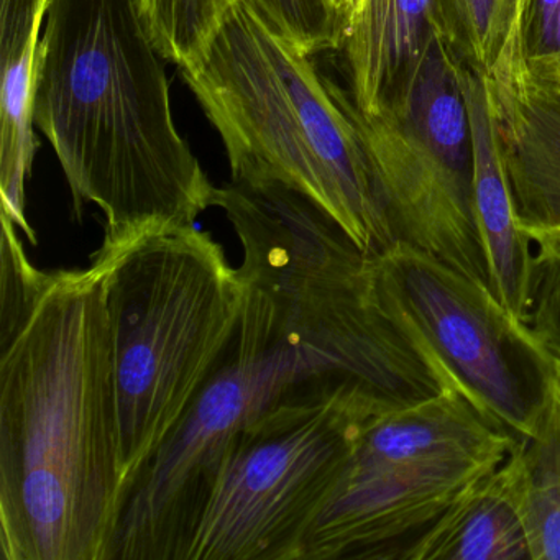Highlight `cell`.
<instances>
[{
	"label": "cell",
	"instance_id": "obj_13",
	"mask_svg": "<svg viewBox=\"0 0 560 560\" xmlns=\"http://www.w3.org/2000/svg\"><path fill=\"white\" fill-rule=\"evenodd\" d=\"M401 560H530L520 501L506 464L465 488Z\"/></svg>",
	"mask_w": 560,
	"mask_h": 560
},
{
	"label": "cell",
	"instance_id": "obj_5",
	"mask_svg": "<svg viewBox=\"0 0 560 560\" xmlns=\"http://www.w3.org/2000/svg\"><path fill=\"white\" fill-rule=\"evenodd\" d=\"M93 257L106 267L126 498L231 346L244 284L221 244L196 225Z\"/></svg>",
	"mask_w": 560,
	"mask_h": 560
},
{
	"label": "cell",
	"instance_id": "obj_12",
	"mask_svg": "<svg viewBox=\"0 0 560 560\" xmlns=\"http://www.w3.org/2000/svg\"><path fill=\"white\" fill-rule=\"evenodd\" d=\"M48 0H0V198L2 214L37 245L25 212V186L38 149L34 93Z\"/></svg>",
	"mask_w": 560,
	"mask_h": 560
},
{
	"label": "cell",
	"instance_id": "obj_21",
	"mask_svg": "<svg viewBox=\"0 0 560 560\" xmlns=\"http://www.w3.org/2000/svg\"><path fill=\"white\" fill-rule=\"evenodd\" d=\"M332 9L334 21H336L337 35H339V50L346 38L352 32L353 25L362 14L365 0H329Z\"/></svg>",
	"mask_w": 560,
	"mask_h": 560
},
{
	"label": "cell",
	"instance_id": "obj_10",
	"mask_svg": "<svg viewBox=\"0 0 560 560\" xmlns=\"http://www.w3.org/2000/svg\"><path fill=\"white\" fill-rule=\"evenodd\" d=\"M504 172L536 252H560V88L506 61L487 77Z\"/></svg>",
	"mask_w": 560,
	"mask_h": 560
},
{
	"label": "cell",
	"instance_id": "obj_2",
	"mask_svg": "<svg viewBox=\"0 0 560 560\" xmlns=\"http://www.w3.org/2000/svg\"><path fill=\"white\" fill-rule=\"evenodd\" d=\"M238 273L244 303L234 339L127 491L107 560H188L235 435L291 393L352 382L401 408L444 389L441 373L369 288L275 260Z\"/></svg>",
	"mask_w": 560,
	"mask_h": 560
},
{
	"label": "cell",
	"instance_id": "obj_8",
	"mask_svg": "<svg viewBox=\"0 0 560 560\" xmlns=\"http://www.w3.org/2000/svg\"><path fill=\"white\" fill-rule=\"evenodd\" d=\"M373 265L389 313L445 378L517 441L533 438L560 380L490 284L401 241Z\"/></svg>",
	"mask_w": 560,
	"mask_h": 560
},
{
	"label": "cell",
	"instance_id": "obj_15",
	"mask_svg": "<svg viewBox=\"0 0 560 560\" xmlns=\"http://www.w3.org/2000/svg\"><path fill=\"white\" fill-rule=\"evenodd\" d=\"M517 0H435L445 37L478 73L493 70L510 37Z\"/></svg>",
	"mask_w": 560,
	"mask_h": 560
},
{
	"label": "cell",
	"instance_id": "obj_17",
	"mask_svg": "<svg viewBox=\"0 0 560 560\" xmlns=\"http://www.w3.org/2000/svg\"><path fill=\"white\" fill-rule=\"evenodd\" d=\"M435 22V0H392L365 114L382 109L399 78L424 50Z\"/></svg>",
	"mask_w": 560,
	"mask_h": 560
},
{
	"label": "cell",
	"instance_id": "obj_1",
	"mask_svg": "<svg viewBox=\"0 0 560 560\" xmlns=\"http://www.w3.org/2000/svg\"><path fill=\"white\" fill-rule=\"evenodd\" d=\"M0 557L107 560L124 470L106 267L42 271L2 215Z\"/></svg>",
	"mask_w": 560,
	"mask_h": 560
},
{
	"label": "cell",
	"instance_id": "obj_22",
	"mask_svg": "<svg viewBox=\"0 0 560 560\" xmlns=\"http://www.w3.org/2000/svg\"><path fill=\"white\" fill-rule=\"evenodd\" d=\"M48 4H50V0H48Z\"/></svg>",
	"mask_w": 560,
	"mask_h": 560
},
{
	"label": "cell",
	"instance_id": "obj_9",
	"mask_svg": "<svg viewBox=\"0 0 560 560\" xmlns=\"http://www.w3.org/2000/svg\"><path fill=\"white\" fill-rule=\"evenodd\" d=\"M494 468L393 460L355 445L304 537L300 560H401L406 547L465 488Z\"/></svg>",
	"mask_w": 560,
	"mask_h": 560
},
{
	"label": "cell",
	"instance_id": "obj_19",
	"mask_svg": "<svg viewBox=\"0 0 560 560\" xmlns=\"http://www.w3.org/2000/svg\"><path fill=\"white\" fill-rule=\"evenodd\" d=\"M526 326L560 380V252H536Z\"/></svg>",
	"mask_w": 560,
	"mask_h": 560
},
{
	"label": "cell",
	"instance_id": "obj_7",
	"mask_svg": "<svg viewBox=\"0 0 560 560\" xmlns=\"http://www.w3.org/2000/svg\"><path fill=\"white\" fill-rule=\"evenodd\" d=\"M464 68L435 22L424 50L382 109L372 116L360 110V124L395 241L490 284L475 221Z\"/></svg>",
	"mask_w": 560,
	"mask_h": 560
},
{
	"label": "cell",
	"instance_id": "obj_4",
	"mask_svg": "<svg viewBox=\"0 0 560 560\" xmlns=\"http://www.w3.org/2000/svg\"><path fill=\"white\" fill-rule=\"evenodd\" d=\"M257 0H241L183 81L214 126L234 182L278 183L316 202L369 255L392 225L352 94Z\"/></svg>",
	"mask_w": 560,
	"mask_h": 560
},
{
	"label": "cell",
	"instance_id": "obj_18",
	"mask_svg": "<svg viewBox=\"0 0 560 560\" xmlns=\"http://www.w3.org/2000/svg\"><path fill=\"white\" fill-rule=\"evenodd\" d=\"M498 61L516 65L533 80L560 88V0H517Z\"/></svg>",
	"mask_w": 560,
	"mask_h": 560
},
{
	"label": "cell",
	"instance_id": "obj_11",
	"mask_svg": "<svg viewBox=\"0 0 560 560\" xmlns=\"http://www.w3.org/2000/svg\"><path fill=\"white\" fill-rule=\"evenodd\" d=\"M465 97L474 140L475 221L491 290L508 313L526 324L536 248L517 219L504 172L485 74L465 63Z\"/></svg>",
	"mask_w": 560,
	"mask_h": 560
},
{
	"label": "cell",
	"instance_id": "obj_16",
	"mask_svg": "<svg viewBox=\"0 0 560 560\" xmlns=\"http://www.w3.org/2000/svg\"><path fill=\"white\" fill-rule=\"evenodd\" d=\"M241 0H142L153 44L176 68L192 63Z\"/></svg>",
	"mask_w": 560,
	"mask_h": 560
},
{
	"label": "cell",
	"instance_id": "obj_6",
	"mask_svg": "<svg viewBox=\"0 0 560 560\" xmlns=\"http://www.w3.org/2000/svg\"><path fill=\"white\" fill-rule=\"evenodd\" d=\"M393 409L352 382L275 402L232 441L188 560H300L363 428Z\"/></svg>",
	"mask_w": 560,
	"mask_h": 560
},
{
	"label": "cell",
	"instance_id": "obj_3",
	"mask_svg": "<svg viewBox=\"0 0 560 560\" xmlns=\"http://www.w3.org/2000/svg\"><path fill=\"white\" fill-rule=\"evenodd\" d=\"M165 58L142 0H50L35 73L34 120L73 196L104 218L100 250L196 225L218 186L179 136Z\"/></svg>",
	"mask_w": 560,
	"mask_h": 560
},
{
	"label": "cell",
	"instance_id": "obj_20",
	"mask_svg": "<svg viewBox=\"0 0 560 560\" xmlns=\"http://www.w3.org/2000/svg\"><path fill=\"white\" fill-rule=\"evenodd\" d=\"M271 21L304 51L316 57L339 50L329 0H257Z\"/></svg>",
	"mask_w": 560,
	"mask_h": 560
},
{
	"label": "cell",
	"instance_id": "obj_14",
	"mask_svg": "<svg viewBox=\"0 0 560 560\" xmlns=\"http://www.w3.org/2000/svg\"><path fill=\"white\" fill-rule=\"evenodd\" d=\"M520 501L530 560H560V385L533 438L504 458Z\"/></svg>",
	"mask_w": 560,
	"mask_h": 560
}]
</instances>
